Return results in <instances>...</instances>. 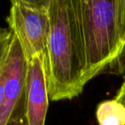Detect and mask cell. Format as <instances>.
Returning <instances> with one entry per match:
<instances>
[{
  "instance_id": "1",
  "label": "cell",
  "mask_w": 125,
  "mask_h": 125,
  "mask_svg": "<svg viewBox=\"0 0 125 125\" xmlns=\"http://www.w3.org/2000/svg\"><path fill=\"white\" fill-rule=\"evenodd\" d=\"M50 33L45 50L49 98L78 97L87 85L86 63L75 0H48Z\"/></svg>"
},
{
  "instance_id": "2",
  "label": "cell",
  "mask_w": 125,
  "mask_h": 125,
  "mask_svg": "<svg viewBox=\"0 0 125 125\" xmlns=\"http://www.w3.org/2000/svg\"><path fill=\"white\" fill-rule=\"evenodd\" d=\"M84 48L86 82L101 74L120 75L125 54L117 24V0H75Z\"/></svg>"
},
{
  "instance_id": "3",
  "label": "cell",
  "mask_w": 125,
  "mask_h": 125,
  "mask_svg": "<svg viewBox=\"0 0 125 125\" xmlns=\"http://www.w3.org/2000/svg\"><path fill=\"white\" fill-rule=\"evenodd\" d=\"M48 0H13L7 21L27 61L46 50L50 17Z\"/></svg>"
},
{
  "instance_id": "4",
  "label": "cell",
  "mask_w": 125,
  "mask_h": 125,
  "mask_svg": "<svg viewBox=\"0 0 125 125\" xmlns=\"http://www.w3.org/2000/svg\"><path fill=\"white\" fill-rule=\"evenodd\" d=\"M24 95L28 125H45L50 98L45 52L27 61Z\"/></svg>"
},
{
  "instance_id": "5",
  "label": "cell",
  "mask_w": 125,
  "mask_h": 125,
  "mask_svg": "<svg viewBox=\"0 0 125 125\" xmlns=\"http://www.w3.org/2000/svg\"><path fill=\"white\" fill-rule=\"evenodd\" d=\"M27 60L17 38L12 34L4 72L0 125H5L24 94Z\"/></svg>"
},
{
  "instance_id": "6",
  "label": "cell",
  "mask_w": 125,
  "mask_h": 125,
  "mask_svg": "<svg viewBox=\"0 0 125 125\" xmlns=\"http://www.w3.org/2000/svg\"><path fill=\"white\" fill-rule=\"evenodd\" d=\"M99 125H125V107L115 99L100 102L96 109Z\"/></svg>"
},
{
  "instance_id": "7",
  "label": "cell",
  "mask_w": 125,
  "mask_h": 125,
  "mask_svg": "<svg viewBox=\"0 0 125 125\" xmlns=\"http://www.w3.org/2000/svg\"><path fill=\"white\" fill-rule=\"evenodd\" d=\"M12 33L9 28H1L0 29V76L5 68L9 55Z\"/></svg>"
},
{
  "instance_id": "8",
  "label": "cell",
  "mask_w": 125,
  "mask_h": 125,
  "mask_svg": "<svg viewBox=\"0 0 125 125\" xmlns=\"http://www.w3.org/2000/svg\"><path fill=\"white\" fill-rule=\"evenodd\" d=\"M5 125H28L26 114V103H25L24 94Z\"/></svg>"
},
{
  "instance_id": "9",
  "label": "cell",
  "mask_w": 125,
  "mask_h": 125,
  "mask_svg": "<svg viewBox=\"0 0 125 125\" xmlns=\"http://www.w3.org/2000/svg\"><path fill=\"white\" fill-rule=\"evenodd\" d=\"M117 24L123 48V40L125 39V0H117ZM123 53L125 54L124 50Z\"/></svg>"
},
{
  "instance_id": "10",
  "label": "cell",
  "mask_w": 125,
  "mask_h": 125,
  "mask_svg": "<svg viewBox=\"0 0 125 125\" xmlns=\"http://www.w3.org/2000/svg\"><path fill=\"white\" fill-rule=\"evenodd\" d=\"M114 99L119 103H121L125 107V81H123V83L120 87L119 90L117 91Z\"/></svg>"
},
{
  "instance_id": "11",
  "label": "cell",
  "mask_w": 125,
  "mask_h": 125,
  "mask_svg": "<svg viewBox=\"0 0 125 125\" xmlns=\"http://www.w3.org/2000/svg\"><path fill=\"white\" fill-rule=\"evenodd\" d=\"M123 50H124V52H125V39L123 40Z\"/></svg>"
},
{
  "instance_id": "12",
  "label": "cell",
  "mask_w": 125,
  "mask_h": 125,
  "mask_svg": "<svg viewBox=\"0 0 125 125\" xmlns=\"http://www.w3.org/2000/svg\"><path fill=\"white\" fill-rule=\"evenodd\" d=\"M123 81H125V74H124V76H123Z\"/></svg>"
},
{
  "instance_id": "13",
  "label": "cell",
  "mask_w": 125,
  "mask_h": 125,
  "mask_svg": "<svg viewBox=\"0 0 125 125\" xmlns=\"http://www.w3.org/2000/svg\"><path fill=\"white\" fill-rule=\"evenodd\" d=\"M0 29H1V27H0Z\"/></svg>"
}]
</instances>
